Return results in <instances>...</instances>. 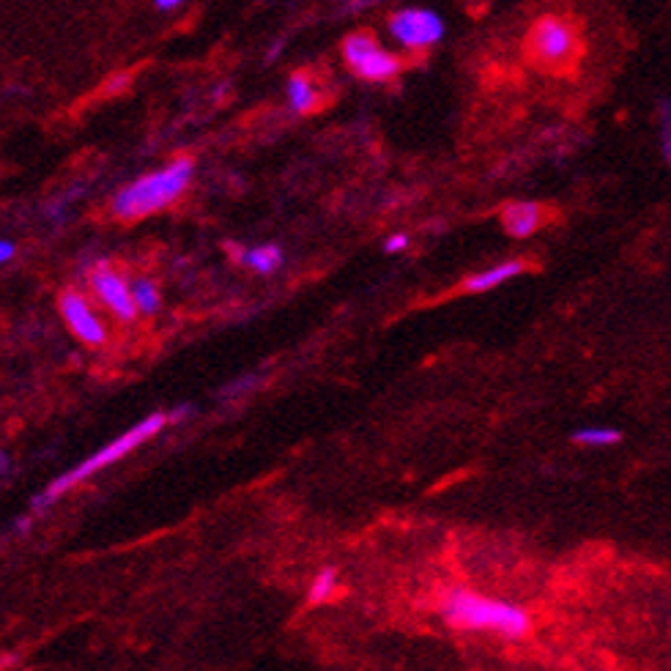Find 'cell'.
Returning a JSON list of instances; mask_svg holds the SVG:
<instances>
[{
  "label": "cell",
  "mask_w": 671,
  "mask_h": 671,
  "mask_svg": "<svg viewBox=\"0 0 671 671\" xmlns=\"http://www.w3.org/2000/svg\"><path fill=\"white\" fill-rule=\"evenodd\" d=\"M543 220H546L543 206H540V203H532V200H518V203H510V206L502 211L504 231L510 233L513 239H526V236H532L535 231H540Z\"/></svg>",
  "instance_id": "9"
},
{
  "label": "cell",
  "mask_w": 671,
  "mask_h": 671,
  "mask_svg": "<svg viewBox=\"0 0 671 671\" xmlns=\"http://www.w3.org/2000/svg\"><path fill=\"white\" fill-rule=\"evenodd\" d=\"M526 55L551 72H562L573 66L581 55V39H578L576 25L565 17L546 14L529 28L526 33Z\"/></svg>",
  "instance_id": "4"
},
{
  "label": "cell",
  "mask_w": 671,
  "mask_h": 671,
  "mask_svg": "<svg viewBox=\"0 0 671 671\" xmlns=\"http://www.w3.org/2000/svg\"><path fill=\"white\" fill-rule=\"evenodd\" d=\"M58 310L63 315V324L69 326V332L80 343H85V346H102L107 340L105 324L99 321V315L91 307V302L80 291H74V288L63 291L61 299H58Z\"/></svg>",
  "instance_id": "7"
},
{
  "label": "cell",
  "mask_w": 671,
  "mask_h": 671,
  "mask_svg": "<svg viewBox=\"0 0 671 671\" xmlns=\"http://www.w3.org/2000/svg\"><path fill=\"white\" fill-rule=\"evenodd\" d=\"M343 58L348 69L367 80V83H387L392 77H398L400 58L389 53L387 47H381L373 33H351L343 42Z\"/></svg>",
  "instance_id": "5"
},
{
  "label": "cell",
  "mask_w": 671,
  "mask_h": 671,
  "mask_svg": "<svg viewBox=\"0 0 671 671\" xmlns=\"http://www.w3.org/2000/svg\"><path fill=\"white\" fill-rule=\"evenodd\" d=\"M189 414H192V409H189V406H179V409L173 411V414H170L168 420L170 422H179V420H187Z\"/></svg>",
  "instance_id": "19"
},
{
  "label": "cell",
  "mask_w": 671,
  "mask_h": 671,
  "mask_svg": "<svg viewBox=\"0 0 671 671\" xmlns=\"http://www.w3.org/2000/svg\"><path fill=\"white\" fill-rule=\"evenodd\" d=\"M406 247H409V236H406V233H392L387 242H384V252H389V255H392V252L406 250Z\"/></svg>",
  "instance_id": "16"
},
{
  "label": "cell",
  "mask_w": 671,
  "mask_h": 671,
  "mask_svg": "<svg viewBox=\"0 0 671 671\" xmlns=\"http://www.w3.org/2000/svg\"><path fill=\"white\" fill-rule=\"evenodd\" d=\"M526 272V263L524 261H504L499 266H491V269H485V272L474 274L466 280V291L469 294H483V291H491L496 285L507 283V280H513L518 274Z\"/></svg>",
  "instance_id": "10"
},
{
  "label": "cell",
  "mask_w": 671,
  "mask_h": 671,
  "mask_svg": "<svg viewBox=\"0 0 671 671\" xmlns=\"http://www.w3.org/2000/svg\"><path fill=\"white\" fill-rule=\"evenodd\" d=\"M11 258H14V244L6 242V239H0V266H6Z\"/></svg>",
  "instance_id": "17"
},
{
  "label": "cell",
  "mask_w": 671,
  "mask_h": 671,
  "mask_svg": "<svg viewBox=\"0 0 671 671\" xmlns=\"http://www.w3.org/2000/svg\"><path fill=\"white\" fill-rule=\"evenodd\" d=\"M441 617L447 625L461 630H488L507 639H521L532 625V617L521 606L504 600L485 598L472 589H450L439 603Z\"/></svg>",
  "instance_id": "1"
},
{
  "label": "cell",
  "mask_w": 671,
  "mask_h": 671,
  "mask_svg": "<svg viewBox=\"0 0 671 671\" xmlns=\"http://www.w3.org/2000/svg\"><path fill=\"white\" fill-rule=\"evenodd\" d=\"M288 102L294 107V113H313L318 107V88L307 74H294L288 80Z\"/></svg>",
  "instance_id": "12"
},
{
  "label": "cell",
  "mask_w": 671,
  "mask_h": 671,
  "mask_svg": "<svg viewBox=\"0 0 671 671\" xmlns=\"http://www.w3.org/2000/svg\"><path fill=\"white\" fill-rule=\"evenodd\" d=\"M6 466H9V458H6V455L0 452V472H6Z\"/></svg>",
  "instance_id": "20"
},
{
  "label": "cell",
  "mask_w": 671,
  "mask_h": 671,
  "mask_svg": "<svg viewBox=\"0 0 671 671\" xmlns=\"http://www.w3.org/2000/svg\"><path fill=\"white\" fill-rule=\"evenodd\" d=\"M165 425H168V417H165V414H151V417H146V420H140L135 428H129L126 433H121L118 439L105 444L102 450H96L91 458H85L83 463H77L74 469L61 474L55 483H50L47 491L39 493V496L33 499V507H36V510H42V507H47V504H53L55 499H61L63 493L72 491L74 485H80L83 480H88V477H94L96 472L107 469L110 463L126 458V455H129L132 450H137L143 441H148L151 436H157L159 430L165 428Z\"/></svg>",
  "instance_id": "3"
},
{
  "label": "cell",
  "mask_w": 671,
  "mask_h": 671,
  "mask_svg": "<svg viewBox=\"0 0 671 671\" xmlns=\"http://www.w3.org/2000/svg\"><path fill=\"white\" fill-rule=\"evenodd\" d=\"M389 33L406 50H430L444 39V20L433 9H400L389 17Z\"/></svg>",
  "instance_id": "6"
},
{
  "label": "cell",
  "mask_w": 671,
  "mask_h": 671,
  "mask_svg": "<svg viewBox=\"0 0 671 671\" xmlns=\"http://www.w3.org/2000/svg\"><path fill=\"white\" fill-rule=\"evenodd\" d=\"M335 592H337V570L335 567H324V570L313 578V584H310V603H313V606L326 603Z\"/></svg>",
  "instance_id": "15"
},
{
  "label": "cell",
  "mask_w": 671,
  "mask_h": 671,
  "mask_svg": "<svg viewBox=\"0 0 671 671\" xmlns=\"http://www.w3.org/2000/svg\"><path fill=\"white\" fill-rule=\"evenodd\" d=\"M88 283H91V291L96 294V299L110 313L116 315V318H121V321H132L135 318L137 310L135 302H132V294H129V283H126L113 266L99 263L94 272H91V277H88Z\"/></svg>",
  "instance_id": "8"
},
{
  "label": "cell",
  "mask_w": 671,
  "mask_h": 671,
  "mask_svg": "<svg viewBox=\"0 0 671 671\" xmlns=\"http://www.w3.org/2000/svg\"><path fill=\"white\" fill-rule=\"evenodd\" d=\"M239 261L244 266H250L252 272L258 274H272L283 266V250L277 244H261V247H252V250L239 252Z\"/></svg>",
  "instance_id": "11"
},
{
  "label": "cell",
  "mask_w": 671,
  "mask_h": 671,
  "mask_svg": "<svg viewBox=\"0 0 671 671\" xmlns=\"http://www.w3.org/2000/svg\"><path fill=\"white\" fill-rule=\"evenodd\" d=\"M573 439L578 444H587V447H611V444H617L622 439V433L614 428H606V425H592V428L578 430Z\"/></svg>",
  "instance_id": "14"
},
{
  "label": "cell",
  "mask_w": 671,
  "mask_h": 671,
  "mask_svg": "<svg viewBox=\"0 0 671 671\" xmlns=\"http://www.w3.org/2000/svg\"><path fill=\"white\" fill-rule=\"evenodd\" d=\"M159 11H176L179 6H184V0H154Z\"/></svg>",
  "instance_id": "18"
},
{
  "label": "cell",
  "mask_w": 671,
  "mask_h": 671,
  "mask_svg": "<svg viewBox=\"0 0 671 671\" xmlns=\"http://www.w3.org/2000/svg\"><path fill=\"white\" fill-rule=\"evenodd\" d=\"M129 294H132V302H135L137 315H154L162 305V294L154 280L148 277H137L129 283Z\"/></svg>",
  "instance_id": "13"
},
{
  "label": "cell",
  "mask_w": 671,
  "mask_h": 671,
  "mask_svg": "<svg viewBox=\"0 0 671 671\" xmlns=\"http://www.w3.org/2000/svg\"><path fill=\"white\" fill-rule=\"evenodd\" d=\"M192 176H195L192 159H173L162 170L140 176L124 189H118L116 198H113V214L118 220H143L148 214L168 209L170 203H176L187 192Z\"/></svg>",
  "instance_id": "2"
}]
</instances>
